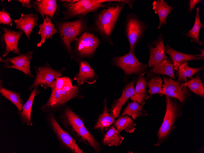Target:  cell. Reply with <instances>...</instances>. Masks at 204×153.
<instances>
[{
  "label": "cell",
  "instance_id": "f35d334b",
  "mask_svg": "<svg viewBox=\"0 0 204 153\" xmlns=\"http://www.w3.org/2000/svg\"><path fill=\"white\" fill-rule=\"evenodd\" d=\"M17 1L20 3L23 7L30 9L33 7V5L31 3V1L30 0H17Z\"/></svg>",
  "mask_w": 204,
  "mask_h": 153
},
{
  "label": "cell",
  "instance_id": "f546056e",
  "mask_svg": "<svg viewBox=\"0 0 204 153\" xmlns=\"http://www.w3.org/2000/svg\"><path fill=\"white\" fill-rule=\"evenodd\" d=\"M3 80L0 79V93L2 96L9 101L17 108L18 111H21L23 108L24 102L21 97L20 92L10 90L2 86Z\"/></svg>",
  "mask_w": 204,
  "mask_h": 153
},
{
  "label": "cell",
  "instance_id": "2e32d148",
  "mask_svg": "<svg viewBox=\"0 0 204 153\" xmlns=\"http://www.w3.org/2000/svg\"><path fill=\"white\" fill-rule=\"evenodd\" d=\"M21 15L19 19L13 21L16 24V29L23 32L29 40L33 29L38 25V17L37 13H21Z\"/></svg>",
  "mask_w": 204,
  "mask_h": 153
},
{
  "label": "cell",
  "instance_id": "8d00e7d4",
  "mask_svg": "<svg viewBox=\"0 0 204 153\" xmlns=\"http://www.w3.org/2000/svg\"><path fill=\"white\" fill-rule=\"evenodd\" d=\"M12 21L9 13L3 8L0 12V24L12 26L13 24Z\"/></svg>",
  "mask_w": 204,
  "mask_h": 153
},
{
  "label": "cell",
  "instance_id": "8fae6325",
  "mask_svg": "<svg viewBox=\"0 0 204 153\" xmlns=\"http://www.w3.org/2000/svg\"><path fill=\"white\" fill-rule=\"evenodd\" d=\"M76 42V53L82 58L92 57L101 42L95 35L87 31L84 32Z\"/></svg>",
  "mask_w": 204,
  "mask_h": 153
},
{
  "label": "cell",
  "instance_id": "d6986e66",
  "mask_svg": "<svg viewBox=\"0 0 204 153\" xmlns=\"http://www.w3.org/2000/svg\"><path fill=\"white\" fill-rule=\"evenodd\" d=\"M33 6L35 11L39 13L43 19L47 15L54 19L59 11L56 0H36L33 2Z\"/></svg>",
  "mask_w": 204,
  "mask_h": 153
},
{
  "label": "cell",
  "instance_id": "603a6c76",
  "mask_svg": "<svg viewBox=\"0 0 204 153\" xmlns=\"http://www.w3.org/2000/svg\"><path fill=\"white\" fill-rule=\"evenodd\" d=\"M152 5L153 10L158 16L159 23L157 29H159L163 25L167 24V17L173 10L174 6L168 5L163 0L154 1Z\"/></svg>",
  "mask_w": 204,
  "mask_h": 153
},
{
  "label": "cell",
  "instance_id": "9c48e42d",
  "mask_svg": "<svg viewBox=\"0 0 204 153\" xmlns=\"http://www.w3.org/2000/svg\"><path fill=\"white\" fill-rule=\"evenodd\" d=\"M163 80L160 95L175 98L184 106L191 96V93L188 88L170 78L164 76Z\"/></svg>",
  "mask_w": 204,
  "mask_h": 153
},
{
  "label": "cell",
  "instance_id": "4fadbf2b",
  "mask_svg": "<svg viewBox=\"0 0 204 153\" xmlns=\"http://www.w3.org/2000/svg\"><path fill=\"white\" fill-rule=\"evenodd\" d=\"M33 54L32 51H29L20 53L15 56L3 59L4 67L19 70L27 76L33 78L34 76L30 68L31 61Z\"/></svg>",
  "mask_w": 204,
  "mask_h": 153
},
{
  "label": "cell",
  "instance_id": "1f68e13d",
  "mask_svg": "<svg viewBox=\"0 0 204 153\" xmlns=\"http://www.w3.org/2000/svg\"><path fill=\"white\" fill-rule=\"evenodd\" d=\"M180 84L182 86L188 88L191 92L198 96L204 98V85L201 78L200 72L195 78H191Z\"/></svg>",
  "mask_w": 204,
  "mask_h": 153
},
{
  "label": "cell",
  "instance_id": "5bb4252c",
  "mask_svg": "<svg viewBox=\"0 0 204 153\" xmlns=\"http://www.w3.org/2000/svg\"><path fill=\"white\" fill-rule=\"evenodd\" d=\"M2 30L3 32L1 33L0 39L2 48L5 49L3 57H5L10 52L18 55L20 54L18 44L24 33L23 32L13 31L5 27H3Z\"/></svg>",
  "mask_w": 204,
  "mask_h": 153
},
{
  "label": "cell",
  "instance_id": "cb8c5ba5",
  "mask_svg": "<svg viewBox=\"0 0 204 153\" xmlns=\"http://www.w3.org/2000/svg\"><path fill=\"white\" fill-rule=\"evenodd\" d=\"M145 73L140 74L137 78L134 93L130 97L133 101H136L143 106L148 97L146 92L147 81L144 76Z\"/></svg>",
  "mask_w": 204,
  "mask_h": 153
},
{
  "label": "cell",
  "instance_id": "277c9868",
  "mask_svg": "<svg viewBox=\"0 0 204 153\" xmlns=\"http://www.w3.org/2000/svg\"><path fill=\"white\" fill-rule=\"evenodd\" d=\"M87 26L83 17L73 21L63 20L56 23L55 26L60 35L62 44L69 54L73 53L71 43L77 40V37L86 29Z\"/></svg>",
  "mask_w": 204,
  "mask_h": 153
},
{
  "label": "cell",
  "instance_id": "4316f807",
  "mask_svg": "<svg viewBox=\"0 0 204 153\" xmlns=\"http://www.w3.org/2000/svg\"><path fill=\"white\" fill-rule=\"evenodd\" d=\"M115 118L110 114L107 110V100L105 98L103 102V110L93 126L92 129H99L104 133L115 122Z\"/></svg>",
  "mask_w": 204,
  "mask_h": 153
},
{
  "label": "cell",
  "instance_id": "ffe728a7",
  "mask_svg": "<svg viewBox=\"0 0 204 153\" xmlns=\"http://www.w3.org/2000/svg\"><path fill=\"white\" fill-rule=\"evenodd\" d=\"M134 82V80L125 86L122 90L121 97L112 104L110 112L114 118H117L119 116L123 106L133 95L135 90Z\"/></svg>",
  "mask_w": 204,
  "mask_h": 153
},
{
  "label": "cell",
  "instance_id": "d590c367",
  "mask_svg": "<svg viewBox=\"0 0 204 153\" xmlns=\"http://www.w3.org/2000/svg\"><path fill=\"white\" fill-rule=\"evenodd\" d=\"M163 83L162 79L159 75L151 76L147 82V85L149 87L148 92L150 95L156 93L160 94L162 91V84Z\"/></svg>",
  "mask_w": 204,
  "mask_h": 153
},
{
  "label": "cell",
  "instance_id": "f1b7e54d",
  "mask_svg": "<svg viewBox=\"0 0 204 153\" xmlns=\"http://www.w3.org/2000/svg\"><path fill=\"white\" fill-rule=\"evenodd\" d=\"M204 68V66L192 67L188 66V61L184 62L179 66L177 69L179 77L177 81L180 84L186 82L188 81V78H191L195 74Z\"/></svg>",
  "mask_w": 204,
  "mask_h": 153
},
{
  "label": "cell",
  "instance_id": "ba28073f",
  "mask_svg": "<svg viewBox=\"0 0 204 153\" xmlns=\"http://www.w3.org/2000/svg\"><path fill=\"white\" fill-rule=\"evenodd\" d=\"M112 64L122 69L127 75L140 74L145 72L148 64L140 62L136 57L135 52L129 51L120 56H115L112 60Z\"/></svg>",
  "mask_w": 204,
  "mask_h": 153
},
{
  "label": "cell",
  "instance_id": "d4e9b609",
  "mask_svg": "<svg viewBox=\"0 0 204 153\" xmlns=\"http://www.w3.org/2000/svg\"><path fill=\"white\" fill-rule=\"evenodd\" d=\"M38 34L41 36V40L37 44L38 47L41 46L46 39H52L53 35L58 33V31L52 23L50 17L47 15L43 19L42 23L39 26Z\"/></svg>",
  "mask_w": 204,
  "mask_h": 153
},
{
  "label": "cell",
  "instance_id": "ab89813d",
  "mask_svg": "<svg viewBox=\"0 0 204 153\" xmlns=\"http://www.w3.org/2000/svg\"><path fill=\"white\" fill-rule=\"evenodd\" d=\"M78 0H60V2H64L67 3H75L77 2Z\"/></svg>",
  "mask_w": 204,
  "mask_h": 153
},
{
  "label": "cell",
  "instance_id": "7a4b0ae2",
  "mask_svg": "<svg viewBox=\"0 0 204 153\" xmlns=\"http://www.w3.org/2000/svg\"><path fill=\"white\" fill-rule=\"evenodd\" d=\"M166 111L162 122L157 134V142L153 145L160 146L168 140L172 134L176 122L181 116L183 106L176 99L166 96Z\"/></svg>",
  "mask_w": 204,
  "mask_h": 153
},
{
  "label": "cell",
  "instance_id": "5b68a950",
  "mask_svg": "<svg viewBox=\"0 0 204 153\" xmlns=\"http://www.w3.org/2000/svg\"><path fill=\"white\" fill-rule=\"evenodd\" d=\"M149 28V25L135 13L127 15L124 24V33L129 44V51L134 52L138 43Z\"/></svg>",
  "mask_w": 204,
  "mask_h": 153
},
{
  "label": "cell",
  "instance_id": "7c38bea8",
  "mask_svg": "<svg viewBox=\"0 0 204 153\" xmlns=\"http://www.w3.org/2000/svg\"><path fill=\"white\" fill-rule=\"evenodd\" d=\"M57 119L66 131L74 138L77 130L84 126L82 119L67 105H66L60 111Z\"/></svg>",
  "mask_w": 204,
  "mask_h": 153
},
{
  "label": "cell",
  "instance_id": "44dd1931",
  "mask_svg": "<svg viewBox=\"0 0 204 153\" xmlns=\"http://www.w3.org/2000/svg\"><path fill=\"white\" fill-rule=\"evenodd\" d=\"M39 93L38 86L35 87L31 92L30 95L24 103L22 110L18 111L17 114L23 124L32 126L33 122L31 117V112L33 104L35 97Z\"/></svg>",
  "mask_w": 204,
  "mask_h": 153
},
{
  "label": "cell",
  "instance_id": "74e56055",
  "mask_svg": "<svg viewBox=\"0 0 204 153\" xmlns=\"http://www.w3.org/2000/svg\"><path fill=\"white\" fill-rule=\"evenodd\" d=\"M202 0H190L188 1V11L191 14L195 6L198 4L202 3Z\"/></svg>",
  "mask_w": 204,
  "mask_h": 153
},
{
  "label": "cell",
  "instance_id": "3957f363",
  "mask_svg": "<svg viewBox=\"0 0 204 153\" xmlns=\"http://www.w3.org/2000/svg\"><path fill=\"white\" fill-rule=\"evenodd\" d=\"M83 98V96L78 86H73L72 88L65 90H57L52 89L49 98L47 102L42 105L40 109L46 113L55 114L59 112L70 100Z\"/></svg>",
  "mask_w": 204,
  "mask_h": 153
},
{
  "label": "cell",
  "instance_id": "9a60e30c",
  "mask_svg": "<svg viewBox=\"0 0 204 153\" xmlns=\"http://www.w3.org/2000/svg\"><path fill=\"white\" fill-rule=\"evenodd\" d=\"M150 52L148 63V67H151L167 58L166 54L163 35L161 34L153 42L147 43Z\"/></svg>",
  "mask_w": 204,
  "mask_h": 153
},
{
  "label": "cell",
  "instance_id": "836d02e7",
  "mask_svg": "<svg viewBox=\"0 0 204 153\" xmlns=\"http://www.w3.org/2000/svg\"><path fill=\"white\" fill-rule=\"evenodd\" d=\"M41 86L45 89L50 88L57 90H61L72 88L73 85L71 78L67 77L62 76L56 78L49 84L42 85Z\"/></svg>",
  "mask_w": 204,
  "mask_h": 153
},
{
  "label": "cell",
  "instance_id": "60d3db41",
  "mask_svg": "<svg viewBox=\"0 0 204 153\" xmlns=\"http://www.w3.org/2000/svg\"><path fill=\"white\" fill-rule=\"evenodd\" d=\"M198 49L201 52V55L202 56V57L204 58V49L203 48L202 49Z\"/></svg>",
  "mask_w": 204,
  "mask_h": 153
},
{
  "label": "cell",
  "instance_id": "83f0119b",
  "mask_svg": "<svg viewBox=\"0 0 204 153\" xmlns=\"http://www.w3.org/2000/svg\"><path fill=\"white\" fill-rule=\"evenodd\" d=\"M204 27V25L202 24L200 21V10L198 7L196 9L195 20L193 26L190 30L182 34L187 38H190L192 42H195L200 46H202L204 45V43L199 39V34L201 29Z\"/></svg>",
  "mask_w": 204,
  "mask_h": 153
},
{
  "label": "cell",
  "instance_id": "4dcf8cb0",
  "mask_svg": "<svg viewBox=\"0 0 204 153\" xmlns=\"http://www.w3.org/2000/svg\"><path fill=\"white\" fill-rule=\"evenodd\" d=\"M113 126L110 127L104 133L102 140L103 146H117L121 144L124 138Z\"/></svg>",
  "mask_w": 204,
  "mask_h": 153
},
{
  "label": "cell",
  "instance_id": "6da1fadb",
  "mask_svg": "<svg viewBox=\"0 0 204 153\" xmlns=\"http://www.w3.org/2000/svg\"><path fill=\"white\" fill-rule=\"evenodd\" d=\"M136 1L120 0L112 4L110 2L95 16L93 23L95 31L111 45L113 43L111 39L112 34L122 9L126 4L131 9Z\"/></svg>",
  "mask_w": 204,
  "mask_h": 153
},
{
  "label": "cell",
  "instance_id": "e575fe53",
  "mask_svg": "<svg viewBox=\"0 0 204 153\" xmlns=\"http://www.w3.org/2000/svg\"><path fill=\"white\" fill-rule=\"evenodd\" d=\"M143 106L136 101L128 104L125 108L121 116L128 115L132 117L135 120L140 116H147V113L143 109Z\"/></svg>",
  "mask_w": 204,
  "mask_h": 153
},
{
  "label": "cell",
  "instance_id": "b9f144b4",
  "mask_svg": "<svg viewBox=\"0 0 204 153\" xmlns=\"http://www.w3.org/2000/svg\"><path fill=\"white\" fill-rule=\"evenodd\" d=\"M199 151L200 153L204 152V146L202 147L199 150Z\"/></svg>",
  "mask_w": 204,
  "mask_h": 153
},
{
  "label": "cell",
  "instance_id": "e0dca14e",
  "mask_svg": "<svg viewBox=\"0 0 204 153\" xmlns=\"http://www.w3.org/2000/svg\"><path fill=\"white\" fill-rule=\"evenodd\" d=\"M97 79V75L89 64L86 61H81L79 72L74 78V79L77 81L78 86H80L85 82L89 84H93Z\"/></svg>",
  "mask_w": 204,
  "mask_h": 153
},
{
  "label": "cell",
  "instance_id": "7402d4cb",
  "mask_svg": "<svg viewBox=\"0 0 204 153\" xmlns=\"http://www.w3.org/2000/svg\"><path fill=\"white\" fill-rule=\"evenodd\" d=\"M74 138L79 142L91 146L95 152H100L101 144L89 132L85 126L77 130Z\"/></svg>",
  "mask_w": 204,
  "mask_h": 153
},
{
  "label": "cell",
  "instance_id": "7bdbcfd3",
  "mask_svg": "<svg viewBox=\"0 0 204 153\" xmlns=\"http://www.w3.org/2000/svg\"><path fill=\"white\" fill-rule=\"evenodd\" d=\"M3 59L0 56V62L1 63L3 62Z\"/></svg>",
  "mask_w": 204,
  "mask_h": 153
},
{
  "label": "cell",
  "instance_id": "484cf974",
  "mask_svg": "<svg viewBox=\"0 0 204 153\" xmlns=\"http://www.w3.org/2000/svg\"><path fill=\"white\" fill-rule=\"evenodd\" d=\"M147 74V78L151 77L155 74H160L168 76L176 81L173 64L166 59L151 67Z\"/></svg>",
  "mask_w": 204,
  "mask_h": 153
},
{
  "label": "cell",
  "instance_id": "52a82bcc",
  "mask_svg": "<svg viewBox=\"0 0 204 153\" xmlns=\"http://www.w3.org/2000/svg\"><path fill=\"white\" fill-rule=\"evenodd\" d=\"M60 2L65 9L62 12L64 15V20L75 17H83L89 13L95 12L100 8L105 7L110 3H99L93 0H78L75 3Z\"/></svg>",
  "mask_w": 204,
  "mask_h": 153
},
{
  "label": "cell",
  "instance_id": "8992f818",
  "mask_svg": "<svg viewBox=\"0 0 204 153\" xmlns=\"http://www.w3.org/2000/svg\"><path fill=\"white\" fill-rule=\"evenodd\" d=\"M55 114L47 113L45 118L49 129L53 133L58 142L60 149L73 153H84L77 144L75 139L61 127L55 118Z\"/></svg>",
  "mask_w": 204,
  "mask_h": 153
},
{
  "label": "cell",
  "instance_id": "ac0fdd59",
  "mask_svg": "<svg viewBox=\"0 0 204 153\" xmlns=\"http://www.w3.org/2000/svg\"><path fill=\"white\" fill-rule=\"evenodd\" d=\"M166 53L171 58L174 69L177 70L179 66L185 61L192 60H204L201 54H189L181 53L172 48L167 45L165 46Z\"/></svg>",
  "mask_w": 204,
  "mask_h": 153
},
{
  "label": "cell",
  "instance_id": "d6a6232c",
  "mask_svg": "<svg viewBox=\"0 0 204 153\" xmlns=\"http://www.w3.org/2000/svg\"><path fill=\"white\" fill-rule=\"evenodd\" d=\"M135 126L133 120L127 115L121 116L115 121L113 125L120 132L124 130L130 133L134 132Z\"/></svg>",
  "mask_w": 204,
  "mask_h": 153
},
{
  "label": "cell",
  "instance_id": "30bf717a",
  "mask_svg": "<svg viewBox=\"0 0 204 153\" xmlns=\"http://www.w3.org/2000/svg\"><path fill=\"white\" fill-rule=\"evenodd\" d=\"M35 76L33 83L28 89L31 91L35 87L39 85L51 83L56 78L62 77L65 68L62 67L58 70L53 69L48 62L43 66H34Z\"/></svg>",
  "mask_w": 204,
  "mask_h": 153
}]
</instances>
